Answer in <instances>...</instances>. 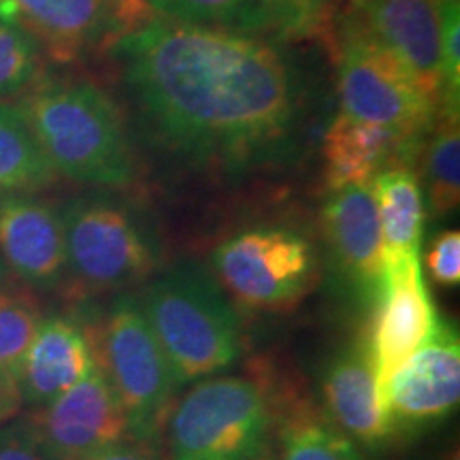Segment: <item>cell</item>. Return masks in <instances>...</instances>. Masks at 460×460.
Masks as SVG:
<instances>
[{
  "label": "cell",
  "instance_id": "7402d4cb",
  "mask_svg": "<svg viewBox=\"0 0 460 460\" xmlns=\"http://www.w3.org/2000/svg\"><path fill=\"white\" fill-rule=\"evenodd\" d=\"M424 143V200L435 217L452 214L460 200V128L458 113L439 111Z\"/></svg>",
  "mask_w": 460,
  "mask_h": 460
},
{
  "label": "cell",
  "instance_id": "603a6c76",
  "mask_svg": "<svg viewBox=\"0 0 460 460\" xmlns=\"http://www.w3.org/2000/svg\"><path fill=\"white\" fill-rule=\"evenodd\" d=\"M141 3L147 13L171 22L239 32L267 31L261 0H141Z\"/></svg>",
  "mask_w": 460,
  "mask_h": 460
},
{
  "label": "cell",
  "instance_id": "ffe728a7",
  "mask_svg": "<svg viewBox=\"0 0 460 460\" xmlns=\"http://www.w3.org/2000/svg\"><path fill=\"white\" fill-rule=\"evenodd\" d=\"M271 447L275 460H365L326 413L296 396L284 402V410H275Z\"/></svg>",
  "mask_w": 460,
  "mask_h": 460
},
{
  "label": "cell",
  "instance_id": "4fadbf2b",
  "mask_svg": "<svg viewBox=\"0 0 460 460\" xmlns=\"http://www.w3.org/2000/svg\"><path fill=\"white\" fill-rule=\"evenodd\" d=\"M0 261L31 288L65 286L66 247L60 209L32 192H0Z\"/></svg>",
  "mask_w": 460,
  "mask_h": 460
},
{
  "label": "cell",
  "instance_id": "6da1fadb",
  "mask_svg": "<svg viewBox=\"0 0 460 460\" xmlns=\"http://www.w3.org/2000/svg\"><path fill=\"white\" fill-rule=\"evenodd\" d=\"M109 54L139 139L166 163L239 177L301 154L314 84L278 37L147 17Z\"/></svg>",
  "mask_w": 460,
  "mask_h": 460
},
{
  "label": "cell",
  "instance_id": "30bf717a",
  "mask_svg": "<svg viewBox=\"0 0 460 460\" xmlns=\"http://www.w3.org/2000/svg\"><path fill=\"white\" fill-rule=\"evenodd\" d=\"M0 11L65 65L109 49L147 20L141 0H0Z\"/></svg>",
  "mask_w": 460,
  "mask_h": 460
},
{
  "label": "cell",
  "instance_id": "44dd1931",
  "mask_svg": "<svg viewBox=\"0 0 460 460\" xmlns=\"http://www.w3.org/2000/svg\"><path fill=\"white\" fill-rule=\"evenodd\" d=\"M56 180L17 102H0V192H34Z\"/></svg>",
  "mask_w": 460,
  "mask_h": 460
},
{
  "label": "cell",
  "instance_id": "7a4b0ae2",
  "mask_svg": "<svg viewBox=\"0 0 460 460\" xmlns=\"http://www.w3.org/2000/svg\"><path fill=\"white\" fill-rule=\"evenodd\" d=\"M17 105L56 177L111 190L137 180L128 122L101 85L77 77H41Z\"/></svg>",
  "mask_w": 460,
  "mask_h": 460
},
{
  "label": "cell",
  "instance_id": "836d02e7",
  "mask_svg": "<svg viewBox=\"0 0 460 460\" xmlns=\"http://www.w3.org/2000/svg\"><path fill=\"white\" fill-rule=\"evenodd\" d=\"M352 3H356V0H352Z\"/></svg>",
  "mask_w": 460,
  "mask_h": 460
},
{
  "label": "cell",
  "instance_id": "d4e9b609",
  "mask_svg": "<svg viewBox=\"0 0 460 460\" xmlns=\"http://www.w3.org/2000/svg\"><path fill=\"white\" fill-rule=\"evenodd\" d=\"M43 58L31 34L0 11V101L32 88L43 77Z\"/></svg>",
  "mask_w": 460,
  "mask_h": 460
},
{
  "label": "cell",
  "instance_id": "3957f363",
  "mask_svg": "<svg viewBox=\"0 0 460 460\" xmlns=\"http://www.w3.org/2000/svg\"><path fill=\"white\" fill-rule=\"evenodd\" d=\"M137 298L177 386L220 376L239 360L243 349L239 314L203 264H171L146 281Z\"/></svg>",
  "mask_w": 460,
  "mask_h": 460
},
{
  "label": "cell",
  "instance_id": "4316f807",
  "mask_svg": "<svg viewBox=\"0 0 460 460\" xmlns=\"http://www.w3.org/2000/svg\"><path fill=\"white\" fill-rule=\"evenodd\" d=\"M264 24L281 39L303 37L320 26L329 0H261Z\"/></svg>",
  "mask_w": 460,
  "mask_h": 460
},
{
  "label": "cell",
  "instance_id": "e0dca14e",
  "mask_svg": "<svg viewBox=\"0 0 460 460\" xmlns=\"http://www.w3.org/2000/svg\"><path fill=\"white\" fill-rule=\"evenodd\" d=\"M424 143L337 111L322 137L326 190L367 186L388 166L416 164Z\"/></svg>",
  "mask_w": 460,
  "mask_h": 460
},
{
  "label": "cell",
  "instance_id": "9a60e30c",
  "mask_svg": "<svg viewBox=\"0 0 460 460\" xmlns=\"http://www.w3.org/2000/svg\"><path fill=\"white\" fill-rule=\"evenodd\" d=\"M441 0H356L352 13L437 101L441 96Z\"/></svg>",
  "mask_w": 460,
  "mask_h": 460
},
{
  "label": "cell",
  "instance_id": "9c48e42d",
  "mask_svg": "<svg viewBox=\"0 0 460 460\" xmlns=\"http://www.w3.org/2000/svg\"><path fill=\"white\" fill-rule=\"evenodd\" d=\"M365 341L379 384L399 369L439 329V315L422 273L420 252L384 256V271L371 298Z\"/></svg>",
  "mask_w": 460,
  "mask_h": 460
},
{
  "label": "cell",
  "instance_id": "5b68a950",
  "mask_svg": "<svg viewBox=\"0 0 460 460\" xmlns=\"http://www.w3.org/2000/svg\"><path fill=\"white\" fill-rule=\"evenodd\" d=\"M275 402L256 379L214 376L172 405L166 460H258L271 447Z\"/></svg>",
  "mask_w": 460,
  "mask_h": 460
},
{
  "label": "cell",
  "instance_id": "8992f818",
  "mask_svg": "<svg viewBox=\"0 0 460 460\" xmlns=\"http://www.w3.org/2000/svg\"><path fill=\"white\" fill-rule=\"evenodd\" d=\"M90 335L96 365L122 401L130 437L158 444L180 386L137 295L119 292Z\"/></svg>",
  "mask_w": 460,
  "mask_h": 460
},
{
  "label": "cell",
  "instance_id": "cb8c5ba5",
  "mask_svg": "<svg viewBox=\"0 0 460 460\" xmlns=\"http://www.w3.org/2000/svg\"><path fill=\"white\" fill-rule=\"evenodd\" d=\"M41 322V303L31 290L0 288V371L15 377Z\"/></svg>",
  "mask_w": 460,
  "mask_h": 460
},
{
  "label": "cell",
  "instance_id": "2e32d148",
  "mask_svg": "<svg viewBox=\"0 0 460 460\" xmlns=\"http://www.w3.org/2000/svg\"><path fill=\"white\" fill-rule=\"evenodd\" d=\"M326 416L345 437L362 447H379L393 437L382 384L367 352L356 341L339 352L322 377Z\"/></svg>",
  "mask_w": 460,
  "mask_h": 460
},
{
  "label": "cell",
  "instance_id": "f546056e",
  "mask_svg": "<svg viewBox=\"0 0 460 460\" xmlns=\"http://www.w3.org/2000/svg\"><path fill=\"white\" fill-rule=\"evenodd\" d=\"M85 460H166L160 452L158 444L154 441H141V439H128L119 441V444H113L105 447V450L92 454L90 458Z\"/></svg>",
  "mask_w": 460,
  "mask_h": 460
},
{
  "label": "cell",
  "instance_id": "d6a6232c",
  "mask_svg": "<svg viewBox=\"0 0 460 460\" xmlns=\"http://www.w3.org/2000/svg\"><path fill=\"white\" fill-rule=\"evenodd\" d=\"M3 273H4V267H3V261H0V281H3Z\"/></svg>",
  "mask_w": 460,
  "mask_h": 460
},
{
  "label": "cell",
  "instance_id": "7c38bea8",
  "mask_svg": "<svg viewBox=\"0 0 460 460\" xmlns=\"http://www.w3.org/2000/svg\"><path fill=\"white\" fill-rule=\"evenodd\" d=\"M460 401V339L452 322L439 329L422 348L384 384V402L394 430L427 427L450 416Z\"/></svg>",
  "mask_w": 460,
  "mask_h": 460
},
{
  "label": "cell",
  "instance_id": "1f68e13d",
  "mask_svg": "<svg viewBox=\"0 0 460 460\" xmlns=\"http://www.w3.org/2000/svg\"><path fill=\"white\" fill-rule=\"evenodd\" d=\"M271 444H273V441H271ZM258 460H275V458H273V447H269V450H267V452H264V454H262V456H261V458H258Z\"/></svg>",
  "mask_w": 460,
  "mask_h": 460
},
{
  "label": "cell",
  "instance_id": "83f0119b",
  "mask_svg": "<svg viewBox=\"0 0 460 460\" xmlns=\"http://www.w3.org/2000/svg\"><path fill=\"white\" fill-rule=\"evenodd\" d=\"M429 273L439 286L456 288L460 284V233L444 230L433 239L427 254Z\"/></svg>",
  "mask_w": 460,
  "mask_h": 460
},
{
  "label": "cell",
  "instance_id": "d6986e66",
  "mask_svg": "<svg viewBox=\"0 0 460 460\" xmlns=\"http://www.w3.org/2000/svg\"><path fill=\"white\" fill-rule=\"evenodd\" d=\"M384 256L420 252L427 224L422 177L413 164H393L371 181Z\"/></svg>",
  "mask_w": 460,
  "mask_h": 460
},
{
  "label": "cell",
  "instance_id": "ba28073f",
  "mask_svg": "<svg viewBox=\"0 0 460 460\" xmlns=\"http://www.w3.org/2000/svg\"><path fill=\"white\" fill-rule=\"evenodd\" d=\"M211 269L226 295L243 307L281 309L315 286L320 256L298 228L261 224L224 239L211 254Z\"/></svg>",
  "mask_w": 460,
  "mask_h": 460
},
{
  "label": "cell",
  "instance_id": "4dcf8cb0",
  "mask_svg": "<svg viewBox=\"0 0 460 460\" xmlns=\"http://www.w3.org/2000/svg\"><path fill=\"white\" fill-rule=\"evenodd\" d=\"M24 401H22L17 379L11 373L0 371V424H7L20 416Z\"/></svg>",
  "mask_w": 460,
  "mask_h": 460
},
{
  "label": "cell",
  "instance_id": "8fae6325",
  "mask_svg": "<svg viewBox=\"0 0 460 460\" xmlns=\"http://www.w3.org/2000/svg\"><path fill=\"white\" fill-rule=\"evenodd\" d=\"M22 422L56 460H85L130 437L122 401L99 365Z\"/></svg>",
  "mask_w": 460,
  "mask_h": 460
},
{
  "label": "cell",
  "instance_id": "277c9868",
  "mask_svg": "<svg viewBox=\"0 0 460 460\" xmlns=\"http://www.w3.org/2000/svg\"><path fill=\"white\" fill-rule=\"evenodd\" d=\"M66 247V284L75 295L126 292L160 271L164 261L158 224L122 190L79 194L60 211Z\"/></svg>",
  "mask_w": 460,
  "mask_h": 460
},
{
  "label": "cell",
  "instance_id": "52a82bcc",
  "mask_svg": "<svg viewBox=\"0 0 460 460\" xmlns=\"http://www.w3.org/2000/svg\"><path fill=\"white\" fill-rule=\"evenodd\" d=\"M337 99L349 118L418 141L427 139L439 113V101L349 15L339 32Z\"/></svg>",
  "mask_w": 460,
  "mask_h": 460
},
{
  "label": "cell",
  "instance_id": "5bb4252c",
  "mask_svg": "<svg viewBox=\"0 0 460 460\" xmlns=\"http://www.w3.org/2000/svg\"><path fill=\"white\" fill-rule=\"evenodd\" d=\"M320 226L335 271L371 303L384 271L382 228L371 183L329 192Z\"/></svg>",
  "mask_w": 460,
  "mask_h": 460
},
{
  "label": "cell",
  "instance_id": "f1b7e54d",
  "mask_svg": "<svg viewBox=\"0 0 460 460\" xmlns=\"http://www.w3.org/2000/svg\"><path fill=\"white\" fill-rule=\"evenodd\" d=\"M0 460H56L31 435L24 422L0 424Z\"/></svg>",
  "mask_w": 460,
  "mask_h": 460
},
{
  "label": "cell",
  "instance_id": "ac0fdd59",
  "mask_svg": "<svg viewBox=\"0 0 460 460\" xmlns=\"http://www.w3.org/2000/svg\"><path fill=\"white\" fill-rule=\"evenodd\" d=\"M96 367L90 326L66 315L43 318L17 367L15 379L24 405H45Z\"/></svg>",
  "mask_w": 460,
  "mask_h": 460
},
{
  "label": "cell",
  "instance_id": "484cf974",
  "mask_svg": "<svg viewBox=\"0 0 460 460\" xmlns=\"http://www.w3.org/2000/svg\"><path fill=\"white\" fill-rule=\"evenodd\" d=\"M441 96L439 111L458 113L460 92V9L458 0H441Z\"/></svg>",
  "mask_w": 460,
  "mask_h": 460
}]
</instances>
